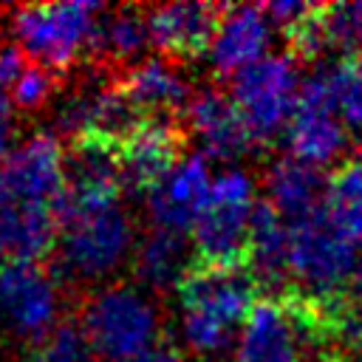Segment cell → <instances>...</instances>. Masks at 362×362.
<instances>
[{"label":"cell","instance_id":"cell-1","mask_svg":"<svg viewBox=\"0 0 362 362\" xmlns=\"http://www.w3.org/2000/svg\"><path fill=\"white\" fill-rule=\"evenodd\" d=\"M181 334L192 354L212 359L229 351L246 317L257 305V280L246 266L221 269L195 263L175 288Z\"/></svg>","mask_w":362,"mask_h":362},{"label":"cell","instance_id":"cell-23","mask_svg":"<svg viewBox=\"0 0 362 362\" xmlns=\"http://www.w3.org/2000/svg\"><path fill=\"white\" fill-rule=\"evenodd\" d=\"M322 212L345 238L362 240V156L334 170L325 184Z\"/></svg>","mask_w":362,"mask_h":362},{"label":"cell","instance_id":"cell-16","mask_svg":"<svg viewBox=\"0 0 362 362\" xmlns=\"http://www.w3.org/2000/svg\"><path fill=\"white\" fill-rule=\"evenodd\" d=\"M116 85L130 99V105L141 113V119L175 122V116L181 110L187 113L192 102L189 82L175 68V62L167 57L141 59V62L127 65Z\"/></svg>","mask_w":362,"mask_h":362},{"label":"cell","instance_id":"cell-7","mask_svg":"<svg viewBox=\"0 0 362 362\" xmlns=\"http://www.w3.org/2000/svg\"><path fill=\"white\" fill-rule=\"evenodd\" d=\"M297 96L300 76L291 54H269L232 79V99L255 144H266L283 127H288Z\"/></svg>","mask_w":362,"mask_h":362},{"label":"cell","instance_id":"cell-24","mask_svg":"<svg viewBox=\"0 0 362 362\" xmlns=\"http://www.w3.org/2000/svg\"><path fill=\"white\" fill-rule=\"evenodd\" d=\"M59 240V221L54 209L17 206L8 209V255L11 260L40 263Z\"/></svg>","mask_w":362,"mask_h":362},{"label":"cell","instance_id":"cell-6","mask_svg":"<svg viewBox=\"0 0 362 362\" xmlns=\"http://www.w3.org/2000/svg\"><path fill=\"white\" fill-rule=\"evenodd\" d=\"M255 206V178L249 173L223 170L212 181L209 204L192 229L201 266L240 269L249 263V223Z\"/></svg>","mask_w":362,"mask_h":362},{"label":"cell","instance_id":"cell-17","mask_svg":"<svg viewBox=\"0 0 362 362\" xmlns=\"http://www.w3.org/2000/svg\"><path fill=\"white\" fill-rule=\"evenodd\" d=\"M272 34V20L263 6H235L226 8L215 40L209 45V62L218 74H240L266 57Z\"/></svg>","mask_w":362,"mask_h":362},{"label":"cell","instance_id":"cell-3","mask_svg":"<svg viewBox=\"0 0 362 362\" xmlns=\"http://www.w3.org/2000/svg\"><path fill=\"white\" fill-rule=\"evenodd\" d=\"M79 325L93 351L110 362H133L156 348L161 334L158 305L136 286H107L85 300Z\"/></svg>","mask_w":362,"mask_h":362},{"label":"cell","instance_id":"cell-2","mask_svg":"<svg viewBox=\"0 0 362 362\" xmlns=\"http://www.w3.org/2000/svg\"><path fill=\"white\" fill-rule=\"evenodd\" d=\"M57 221L59 266L74 280H102L136 252L133 221L119 195H79L68 189Z\"/></svg>","mask_w":362,"mask_h":362},{"label":"cell","instance_id":"cell-11","mask_svg":"<svg viewBox=\"0 0 362 362\" xmlns=\"http://www.w3.org/2000/svg\"><path fill=\"white\" fill-rule=\"evenodd\" d=\"M334 96L328 85V71L317 68L303 85L297 96L294 116L286 127V141L291 150V158L320 167L342 156L348 147L345 124L334 113Z\"/></svg>","mask_w":362,"mask_h":362},{"label":"cell","instance_id":"cell-19","mask_svg":"<svg viewBox=\"0 0 362 362\" xmlns=\"http://www.w3.org/2000/svg\"><path fill=\"white\" fill-rule=\"evenodd\" d=\"M325 178L317 167L303 164L297 158H280L266 173V192L269 204L291 223L300 218H308L322 209L325 201Z\"/></svg>","mask_w":362,"mask_h":362},{"label":"cell","instance_id":"cell-14","mask_svg":"<svg viewBox=\"0 0 362 362\" xmlns=\"http://www.w3.org/2000/svg\"><path fill=\"white\" fill-rule=\"evenodd\" d=\"M184 119L187 130L201 144V156L235 161L255 144L235 99L221 88H201L198 93H192Z\"/></svg>","mask_w":362,"mask_h":362},{"label":"cell","instance_id":"cell-28","mask_svg":"<svg viewBox=\"0 0 362 362\" xmlns=\"http://www.w3.org/2000/svg\"><path fill=\"white\" fill-rule=\"evenodd\" d=\"M28 57L14 45V42H0V96L8 99L11 88L28 68Z\"/></svg>","mask_w":362,"mask_h":362},{"label":"cell","instance_id":"cell-31","mask_svg":"<svg viewBox=\"0 0 362 362\" xmlns=\"http://www.w3.org/2000/svg\"><path fill=\"white\" fill-rule=\"evenodd\" d=\"M8 209H11V201L0 175V255H8Z\"/></svg>","mask_w":362,"mask_h":362},{"label":"cell","instance_id":"cell-26","mask_svg":"<svg viewBox=\"0 0 362 362\" xmlns=\"http://www.w3.org/2000/svg\"><path fill=\"white\" fill-rule=\"evenodd\" d=\"M93 345L79 322H59L57 331L45 339L40 359L42 362H90Z\"/></svg>","mask_w":362,"mask_h":362},{"label":"cell","instance_id":"cell-21","mask_svg":"<svg viewBox=\"0 0 362 362\" xmlns=\"http://www.w3.org/2000/svg\"><path fill=\"white\" fill-rule=\"evenodd\" d=\"M122 170H119V144L85 136L71 144L68 158V189L79 195H119Z\"/></svg>","mask_w":362,"mask_h":362},{"label":"cell","instance_id":"cell-29","mask_svg":"<svg viewBox=\"0 0 362 362\" xmlns=\"http://www.w3.org/2000/svg\"><path fill=\"white\" fill-rule=\"evenodd\" d=\"M263 8H266V14H269V20L277 23V25L283 28V34H288V31L297 28L317 6H314V3H297V0H280V3H269V6H263Z\"/></svg>","mask_w":362,"mask_h":362},{"label":"cell","instance_id":"cell-32","mask_svg":"<svg viewBox=\"0 0 362 362\" xmlns=\"http://www.w3.org/2000/svg\"><path fill=\"white\" fill-rule=\"evenodd\" d=\"M133 362H184V356L173 345H156V348L144 351L141 356H136Z\"/></svg>","mask_w":362,"mask_h":362},{"label":"cell","instance_id":"cell-18","mask_svg":"<svg viewBox=\"0 0 362 362\" xmlns=\"http://www.w3.org/2000/svg\"><path fill=\"white\" fill-rule=\"evenodd\" d=\"M249 272L257 286L283 288L288 274V221L269 204L260 201L252 212L249 223Z\"/></svg>","mask_w":362,"mask_h":362},{"label":"cell","instance_id":"cell-33","mask_svg":"<svg viewBox=\"0 0 362 362\" xmlns=\"http://www.w3.org/2000/svg\"><path fill=\"white\" fill-rule=\"evenodd\" d=\"M354 294H362V252H359V257H356V272H354Z\"/></svg>","mask_w":362,"mask_h":362},{"label":"cell","instance_id":"cell-30","mask_svg":"<svg viewBox=\"0 0 362 362\" xmlns=\"http://www.w3.org/2000/svg\"><path fill=\"white\" fill-rule=\"evenodd\" d=\"M14 105L0 96V156H8L14 147H11V139H14Z\"/></svg>","mask_w":362,"mask_h":362},{"label":"cell","instance_id":"cell-15","mask_svg":"<svg viewBox=\"0 0 362 362\" xmlns=\"http://www.w3.org/2000/svg\"><path fill=\"white\" fill-rule=\"evenodd\" d=\"M226 8L212 3H167L147 14L150 42L173 62L204 54L221 25Z\"/></svg>","mask_w":362,"mask_h":362},{"label":"cell","instance_id":"cell-4","mask_svg":"<svg viewBox=\"0 0 362 362\" xmlns=\"http://www.w3.org/2000/svg\"><path fill=\"white\" fill-rule=\"evenodd\" d=\"M356 257L354 240L322 209L288 223V274L297 280V294L317 303L342 297V288L354 280Z\"/></svg>","mask_w":362,"mask_h":362},{"label":"cell","instance_id":"cell-25","mask_svg":"<svg viewBox=\"0 0 362 362\" xmlns=\"http://www.w3.org/2000/svg\"><path fill=\"white\" fill-rule=\"evenodd\" d=\"M325 71L337 113L348 127L362 130V51L328 65Z\"/></svg>","mask_w":362,"mask_h":362},{"label":"cell","instance_id":"cell-5","mask_svg":"<svg viewBox=\"0 0 362 362\" xmlns=\"http://www.w3.org/2000/svg\"><path fill=\"white\" fill-rule=\"evenodd\" d=\"M99 3H37L11 11L14 45L48 71H65L85 48H90L99 25Z\"/></svg>","mask_w":362,"mask_h":362},{"label":"cell","instance_id":"cell-9","mask_svg":"<svg viewBox=\"0 0 362 362\" xmlns=\"http://www.w3.org/2000/svg\"><path fill=\"white\" fill-rule=\"evenodd\" d=\"M3 184L17 206L59 209L68 195V158L54 133H34L3 161Z\"/></svg>","mask_w":362,"mask_h":362},{"label":"cell","instance_id":"cell-12","mask_svg":"<svg viewBox=\"0 0 362 362\" xmlns=\"http://www.w3.org/2000/svg\"><path fill=\"white\" fill-rule=\"evenodd\" d=\"M209 164L201 153L184 156L150 192H147V212L156 229H167L184 235L195 229L198 218L204 215L212 192Z\"/></svg>","mask_w":362,"mask_h":362},{"label":"cell","instance_id":"cell-20","mask_svg":"<svg viewBox=\"0 0 362 362\" xmlns=\"http://www.w3.org/2000/svg\"><path fill=\"white\" fill-rule=\"evenodd\" d=\"M192 266L195 263L189 260V246L184 235L153 229L136 243L133 269L147 288H156V291L178 288L181 280L192 272Z\"/></svg>","mask_w":362,"mask_h":362},{"label":"cell","instance_id":"cell-27","mask_svg":"<svg viewBox=\"0 0 362 362\" xmlns=\"http://www.w3.org/2000/svg\"><path fill=\"white\" fill-rule=\"evenodd\" d=\"M54 90H57V76H54V71L42 68V65H37V62H28L25 74H23V76L17 79V85L11 88L8 102H11L14 107L31 113V110H40V107L51 99Z\"/></svg>","mask_w":362,"mask_h":362},{"label":"cell","instance_id":"cell-13","mask_svg":"<svg viewBox=\"0 0 362 362\" xmlns=\"http://www.w3.org/2000/svg\"><path fill=\"white\" fill-rule=\"evenodd\" d=\"M184 127L175 122L144 119L119 141L122 187L150 192L184 156Z\"/></svg>","mask_w":362,"mask_h":362},{"label":"cell","instance_id":"cell-10","mask_svg":"<svg viewBox=\"0 0 362 362\" xmlns=\"http://www.w3.org/2000/svg\"><path fill=\"white\" fill-rule=\"evenodd\" d=\"M311 345L308 322L303 308L291 294L277 300H260L246 317L235 362H305V348Z\"/></svg>","mask_w":362,"mask_h":362},{"label":"cell","instance_id":"cell-34","mask_svg":"<svg viewBox=\"0 0 362 362\" xmlns=\"http://www.w3.org/2000/svg\"><path fill=\"white\" fill-rule=\"evenodd\" d=\"M37 362H42V359H37Z\"/></svg>","mask_w":362,"mask_h":362},{"label":"cell","instance_id":"cell-8","mask_svg":"<svg viewBox=\"0 0 362 362\" xmlns=\"http://www.w3.org/2000/svg\"><path fill=\"white\" fill-rule=\"evenodd\" d=\"M62 314V286L54 272L28 260L0 266V325L20 342H45Z\"/></svg>","mask_w":362,"mask_h":362},{"label":"cell","instance_id":"cell-22","mask_svg":"<svg viewBox=\"0 0 362 362\" xmlns=\"http://www.w3.org/2000/svg\"><path fill=\"white\" fill-rule=\"evenodd\" d=\"M150 45V23L139 8H119L99 17L90 40V54L102 65H133L136 57Z\"/></svg>","mask_w":362,"mask_h":362}]
</instances>
